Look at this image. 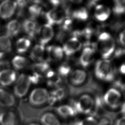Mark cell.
Listing matches in <instances>:
<instances>
[{
    "mask_svg": "<svg viewBox=\"0 0 125 125\" xmlns=\"http://www.w3.org/2000/svg\"><path fill=\"white\" fill-rule=\"evenodd\" d=\"M103 102L106 106L111 109H118L120 108L123 103L121 93L116 88H110L104 95Z\"/></svg>",
    "mask_w": 125,
    "mask_h": 125,
    "instance_id": "cell-4",
    "label": "cell"
},
{
    "mask_svg": "<svg viewBox=\"0 0 125 125\" xmlns=\"http://www.w3.org/2000/svg\"><path fill=\"white\" fill-rule=\"evenodd\" d=\"M17 8L16 1L5 0L0 3V17L3 19H10Z\"/></svg>",
    "mask_w": 125,
    "mask_h": 125,
    "instance_id": "cell-12",
    "label": "cell"
},
{
    "mask_svg": "<svg viewBox=\"0 0 125 125\" xmlns=\"http://www.w3.org/2000/svg\"><path fill=\"white\" fill-rule=\"evenodd\" d=\"M49 92L44 88H37L30 94L28 102L31 106L40 108L49 104Z\"/></svg>",
    "mask_w": 125,
    "mask_h": 125,
    "instance_id": "cell-3",
    "label": "cell"
},
{
    "mask_svg": "<svg viewBox=\"0 0 125 125\" xmlns=\"http://www.w3.org/2000/svg\"><path fill=\"white\" fill-rule=\"evenodd\" d=\"M76 125H102V124L96 117L90 115L78 121Z\"/></svg>",
    "mask_w": 125,
    "mask_h": 125,
    "instance_id": "cell-28",
    "label": "cell"
},
{
    "mask_svg": "<svg viewBox=\"0 0 125 125\" xmlns=\"http://www.w3.org/2000/svg\"><path fill=\"white\" fill-rule=\"evenodd\" d=\"M32 69L34 72L42 75V73H46L50 70V66L46 61H42L33 64Z\"/></svg>",
    "mask_w": 125,
    "mask_h": 125,
    "instance_id": "cell-26",
    "label": "cell"
},
{
    "mask_svg": "<svg viewBox=\"0 0 125 125\" xmlns=\"http://www.w3.org/2000/svg\"><path fill=\"white\" fill-rule=\"evenodd\" d=\"M16 97L14 94L0 88V108L3 109H11L16 105Z\"/></svg>",
    "mask_w": 125,
    "mask_h": 125,
    "instance_id": "cell-7",
    "label": "cell"
},
{
    "mask_svg": "<svg viewBox=\"0 0 125 125\" xmlns=\"http://www.w3.org/2000/svg\"><path fill=\"white\" fill-rule=\"evenodd\" d=\"M95 73L97 78L105 81H112L115 73L112 63L108 59H103L96 62Z\"/></svg>",
    "mask_w": 125,
    "mask_h": 125,
    "instance_id": "cell-1",
    "label": "cell"
},
{
    "mask_svg": "<svg viewBox=\"0 0 125 125\" xmlns=\"http://www.w3.org/2000/svg\"><path fill=\"white\" fill-rule=\"evenodd\" d=\"M39 123L42 125H62L61 119L55 112L46 111L41 115Z\"/></svg>",
    "mask_w": 125,
    "mask_h": 125,
    "instance_id": "cell-13",
    "label": "cell"
},
{
    "mask_svg": "<svg viewBox=\"0 0 125 125\" xmlns=\"http://www.w3.org/2000/svg\"><path fill=\"white\" fill-rule=\"evenodd\" d=\"M58 74L60 76L66 77L70 74L71 68L69 64L67 63H64L59 67L58 70Z\"/></svg>",
    "mask_w": 125,
    "mask_h": 125,
    "instance_id": "cell-32",
    "label": "cell"
},
{
    "mask_svg": "<svg viewBox=\"0 0 125 125\" xmlns=\"http://www.w3.org/2000/svg\"><path fill=\"white\" fill-rule=\"evenodd\" d=\"M119 39L120 43L122 45L125 46V29L121 33Z\"/></svg>",
    "mask_w": 125,
    "mask_h": 125,
    "instance_id": "cell-37",
    "label": "cell"
},
{
    "mask_svg": "<svg viewBox=\"0 0 125 125\" xmlns=\"http://www.w3.org/2000/svg\"><path fill=\"white\" fill-rule=\"evenodd\" d=\"M72 16L73 18L78 20L85 21L88 19L89 15L86 8L84 7H81L75 10L73 12Z\"/></svg>",
    "mask_w": 125,
    "mask_h": 125,
    "instance_id": "cell-29",
    "label": "cell"
},
{
    "mask_svg": "<svg viewBox=\"0 0 125 125\" xmlns=\"http://www.w3.org/2000/svg\"><path fill=\"white\" fill-rule=\"evenodd\" d=\"M12 63L15 69L20 70L24 69L27 66L28 62L25 58L22 56H17L12 59Z\"/></svg>",
    "mask_w": 125,
    "mask_h": 125,
    "instance_id": "cell-27",
    "label": "cell"
},
{
    "mask_svg": "<svg viewBox=\"0 0 125 125\" xmlns=\"http://www.w3.org/2000/svg\"><path fill=\"white\" fill-rule=\"evenodd\" d=\"M115 125H125V116H122L117 119Z\"/></svg>",
    "mask_w": 125,
    "mask_h": 125,
    "instance_id": "cell-36",
    "label": "cell"
},
{
    "mask_svg": "<svg viewBox=\"0 0 125 125\" xmlns=\"http://www.w3.org/2000/svg\"><path fill=\"white\" fill-rule=\"evenodd\" d=\"M94 57V51L91 47H87L83 50L80 57V63L81 66L87 67L92 62Z\"/></svg>",
    "mask_w": 125,
    "mask_h": 125,
    "instance_id": "cell-19",
    "label": "cell"
},
{
    "mask_svg": "<svg viewBox=\"0 0 125 125\" xmlns=\"http://www.w3.org/2000/svg\"><path fill=\"white\" fill-rule=\"evenodd\" d=\"M26 125H42L39 123L37 122H32L29 123V124H27Z\"/></svg>",
    "mask_w": 125,
    "mask_h": 125,
    "instance_id": "cell-40",
    "label": "cell"
},
{
    "mask_svg": "<svg viewBox=\"0 0 125 125\" xmlns=\"http://www.w3.org/2000/svg\"><path fill=\"white\" fill-rule=\"evenodd\" d=\"M16 79V73L12 70L7 69L0 72V84L3 86L12 84Z\"/></svg>",
    "mask_w": 125,
    "mask_h": 125,
    "instance_id": "cell-17",
    "label": "cell"
},
{
    "mask_svg": "<svg viewBox=\"0 0 125 125\" xmlns=\"http://www.w3.org/2000/svg\"><path fill=\"white\" fill-rule=\"evenodd\" d=\"M21 25L20 23L17 20L11 21L7 24L6 27L7 36L9 37H12L17 36L20 32Z\"/></svg>",
    "mask_w": 125,
    "mask_h": 125,
    "instance_id": "cell-22",
    "label": "cell"
},
{
    "mask_svg": "<svg viewBox=\"0 0 125 125\" xmlns=\"http://www.w3.org/2000/svg\"><path fill=\"white\" fill-rule=\"evenodd\" d=\"M28 13L31 19L34 20L42 13V8L39 4L34 3L29 7Z\"/></svg>",
    "mask_w": 125,
    "mask_h": 125,
    "instance_id": "cell-30",
    "label": "cell"
},
{
    "mask_svg": "<svg viewBox=\"0 0 125 125\" xmlns=\"http://www.w3.org/2000/svg\"><path fill=\"white\" fill-rule=\"evenodd\" d=\"M36 35L38 36L39 44L45 46L52 39L54 32L51 26L45 24L38 28Z\"/></svg>",
    "mask_w": 125,
    "mask_h": 125,
    "instance_id": "cell-8",
    "label": "cell"
},
{
    "mask_svg": "<svg viewBox=\"0 0 125 125\" xmlns=\"http://www.w3.org/2000/svg\"><path fill=\"white\" fill-rule=\"evenodd\" d=\"M93 1H92V3H93V5L95 4V3H93ZM90 4H91V5H92V3H90Z\"/></svg>",
    "mask_w": 125,
    "mask_h": 125,
    "instance_id": "cell-42",
    "label": "cell"
},
{
    "mask_svg": "<svg viewBox=\"0 0 125 125\" xmlns=\"http://www.w3.org/2000/svg\"><path fill=\"white\" fill-rule=\"evenodd\" d=\"M123 88H124V91H125V84L123 86Z\"/></svg>",
    "mask_w": 125,
    "mask_h": 125,
    "instance_id": "cell-41",
    "label": "cell"
},
{
    "mask_svg": "<svg viewBox=\"0 0 125 125\" xmlns=\"http://www.w3.org/2000/svg\"><path fill=\"white\" fill-rule=\"evenodd\" d=\"M48 58L49 61L57 62L61 60L63 56L62 48L56 45L49 46L46 49Z\"/></svg>",
    "mask_w": 125,
    "mask_h": 125,
    "instance_id": "cell-18",
    "label": "cell"
},
{
    "mask_svg": "<svg viewBox=\"0 0 125 125\" xmlns=\"http://www.w3.org/2000/svg\"><path fill=\"white\" fill-rule=\"evenodd\" d=\"M55 113L61 119L68 120L75 116L77 113L72 105L61 104L57 105L54 108Z\"/></svg>",
    "mask_w": 125,
    "mask_h": 125,
    "instance_id": "cell-9",
    "label": "cell"
},
{
    "mask_svg": "<svg viewBox=\"0 0 125 125\" xmlns=\"http://www.w3.org/2000/svg\"><path fill=\"white\" fill-rule=\"evenodd\" d=\"M31 83L37 84L41 82L42 79V75L34 72L32 74L28 76Z\"/></svg>",
    "mask_w": 125,
    "mask_h": 125,
    "instance_id": "cell-33",
    "label": "cell"
},
{
    "mask_svg": "<svg viewBox=\"0 0 125 125\" xmlns=\"http://www.w3.org/2000/svg\"><path fill=\"white\" fill-rule=\"evenodd\" d=\"M120 72L123 74H125V64H122L120 67Z\"/></svg>",
    "mask_w": 125,
    "mask_h": 125,
    "instance_id": "cell-39",
    "label": "cell"
},
{
    "mask_svg": "<svg viewBox=\"0 0 125 125\" xmlns=\"http://www.w3.org/2000/svg\"><path fill=\"white\" fill-rule=\"evenodd\" d=\"M10 67V64L9 61L0 60V72L5 70L8 69Z\"/></svg>",
    "mask_w": 125,
    "mask_h": 125,
    "instance_id": "cell-35",
    "label": "cell"
},
{
    "mask_svg": "<svg viewBox=\"0 0 125 125\" xmlns=\"http://www.w3.org/2000/svg\"><path fill=\"white\" fill-rule=\"evenodd\" d=\"M46 76L47 79L48 84L49 86L55 88L61 86V84L62 83L61 77L54 71L50 70L46 73Z\"/></svg>",
    "mask_w": 125,
    "mask_h": 125,
    "instance_id": "cell-23",
    "label": "cell"
},
{
    "mask_svg": "<svg viewBox=\"0 0 125 125\" xmlns=\"http://www.w3.org/2000/svg\"><path fill=\"white\" fill-rule=\"evenodd\" d=\"M82 44L79 39L73 37L66 41L62 47V50L67 56H70L79 51Z\"/></svg>",
    "mask_w": 125,
    "mask_h": 125,
    "instance_id": "cell-14",
    "label": "cell"
},
{
    "mask_svg": "<svg viewBox=\"0 0 125 125\" xmlns=\"http://www.w3.org/2000/svg\"><path fill=\"white\" fill-rule=\"evenodd\" d=\"M120 112L122 114L123 116H125V102H123L120 107Z\"/></svg>",
    "mask_w": 125,
    "mask_h": 125,
    "instance_id": "cell-38",
    "label": "cell"
},
{
    "mask_svg": "<svg viewBox=\"0 0 125 125\" xmlns=\"http://www.w3.org/2000/svg\"><path fill=\"white\" fill-rule=\"evenodd\" d=\"M45 47L40 44H37L34 47L30 53V57L33 61L42 62L44 57Z\"/></svg>",
    "mask_w": 125,
    "mask_h": 125,
    "instance_id": "cell-24",
    "label": "cell"
},
{
    "mask_svg": "<svg viewBox=\"0 0 125 125\" xmlns=\"http://www.w3.org/2000/svg\"><path fill=\"white\" fill-rule=\"evenodd\" d=\"M96 106V101L88 94L81 95L74 103L73 107L77 113L89 115L93 112Z\"/></svg>",
    "mask_w": 125,
    "mask_h": 125,
    "instance_id": "cell-2",
    "label": "cell"
},
{
    "mask_svg": "<svg viewBox=\"0 0 125 125\" xmlns=\"http://www.w3.org/2000/svg\"><path fill=\"white\" fill-rule=\"evenodd\" d=\"M67 95V91L65 88L60 86L49 92L48 105H58L66 98Z\"/></svg>",
    "mask_w": 125,
    "mask_h": 125,
    "instance_id": "cell-10",
    "label": "cell"
},
{
    "mask_svg": "<svg viewBox=\"0 0 125 125\" xmlns=\"http://www.w3.org/2000/svg\"><path fill=\"white\" fill-rule=\"evenodd\" d=\"M31 42L29 39L22 38L18 40L16 43V49L19 54H23L27 51L31 46Z\"/></svg>",
    "mask_w": 125,
    "mask_h": 125,
    "instance_id": "cell-25",
    "label": "cell"
},
{
    "mask_svg": "<svg viewBox=\"0 0 125 125\" xmlns=\"http://www.w3.org/2000/svg\"><path fill=\"white\" fill-rule=\"evenodd\" d=\"M115 44L112 38L108 41L100 42V51L101 57L104 59L110 57L115 50Z\"/></svg>",
    "mask_w": 125,
    "mask_h": 125,
    "instance_id": "cell-15",
    "label": "cell"
},
{
    "mask_svg": "<svg viewBox=\"0 0 125 125\" xmlns=\"http://www.w3.org/2000/svg\"><path fill=\"white\" fill-rule=\"evenodd\" d=\"M114 13L120 15L125 13V1L116 0L114 1L113 7Z\"/></svg>",
    "mask_w": 125,
    "mask_h": 125,
    "instance_id": "cell-31",
    "label": "cell"
},
{
    "mask_svg": "<svg viewBox=\"0 0 125 125\" xmlns=\"http://www.w3.org/2000/svg\"><path fill=\"white\" fill-rule=\"evenodd\" d=\"M12 42L8 36H0V60L11 51Z\"/></svg>",
    "mask_w": 125,
    "mask_h": 125,
    "instance_id": "cell-21",
    "label": "cell"
},
{
    "mask_svg": "<svg viewBox=\"0 0 125 125\" xmlns=\"http://www.w3.org/2000/svg\"><path fill=\"white\" fill-rule=\"evenodd\" d=\"M22 29L24 32L30 39H34L36 36L39 27L35 21L31 19H27L22 23Z\"/></svg>",
    "mask_w": 125,
    "mask_h": 125,
    "instance_id": "cell-16",
    "label": "cell"
},
{
    "mask_svg": "<svg viewBox=\"0 0 125 125\" xmlns=\"http://www.w3.org/2000/svg\"><path fill=\"white\" fill-rule=\"evenodd\" d=\"M110 13V9L108 7L103 5H97L95 10V17L99 21H104L108 19Z\"/></svg>",
    "mask_w": 125,
    "mask_h": 125,
    "instance_id": "cell-20",
    "label": "cell"
},
{
    "mask_svg": "<svg viewBox=\"0 0 125 125\" xmlns=\"http://www.w3.org/2000/svg\"><path fill=\"white\" fill-rule=\"evenodd\" d=\"M31 83L28 76L22 74L19 76L14 87V95L16 98L22 99L27 94Z\"/></svg>",
    "mask_w": 125,
    "mask_h": 125,
    "instance_id": "cell-5",
    "label": "cell"
},
{
    "mask_svg": "<svg viewBox=\"0 0 125 125\" xmlns=\"http://www.w3.org/2000/svg\"><path fill=\"white\" fill-rule=\"evenodd\" d=\"M88 76L85 70L77 69L70 73L69 81L73 86H81L86 82Z\"/></svg>",
    "mask_w": 125,
    "mask_h": 125,
    "instance_id": "cell-11",
    "label": "cell"
},
{
    "mask_svg": "<svg viewBox=\"0 0 125 125\" xmlns=\"http://www.w3.org/2000/svg\"><path fill=\"white\" fill-rule=\"evenodd\" d=\"M112 37L110 34L107 32H103L100 35L99 37V42H103L105 41H108V40L112 38Z\"/></svg>",
    "mask_w": 125,
    "mask_h": 125,
    "instance_id": "cell-34",
    "label": "cell"
},
{
    "mask_svg": "<svg viewBox=\"0 0 125 125\" xmlns=\"http://www.w3.org/2000/svg\"><path fill=\"white\" fill-rule=\"evenodd\" d=\"M67 17L65 12L60 7L51 9L45 14V18L47 24L51 26L62 24Z\"/></svg>",
    "mask_w": 125,
    "mask_h": 125,
    "instance_id": "cell-6",
    "label": "cell"
}]
</instances>
